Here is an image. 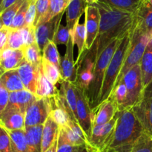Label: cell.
<instances>
[{
  "label": "cell",
  "instance_id": "43",
  "mask_svg": "<svg viewBox=\"0 0 152 152\" xmlns=\"http://www.w3.org/2000/svg\"><path fill=\"white\" fill-rule=\"evenodd\" d=\"M0 152H12L10 134L1 125H0Z\"/></svg>",
  "mask_w": 152,
  "mask_h": 152
},
{
  "label": "cell",
  "instance_id": "10",
  "mask_svg": "<svg viewBox=\"0 0 152 152\" xmlns=\"http://www.w3.org/2000/svg\"><path fill=\"white\" fill-rule=\"evenodd\" d=\"M100 23L99 9L94 4H88L85 11V24L86 28V39L84 51H88L92 46L97 36Z\"/></svg>",
  "mask_w": 152,
  "mask_h": 152
},
{
  "label": "cell",
  "instance_id": "23",
  "mask_svg": "<svg viewBox=\"0 0 152 152\" xmlns=\"http://www.w3.org/2000/svg\"><path fill=\"white\" fill-rule=\"evenodd\" d=\"M58 92L59 90L56 89V86L45 75L41 64L37 80L36 95L38 98H52L57 95Z\"/></svg>",
  "mask_w": 152,
  "mask_h": 152
},
{
  "label": "cell",
  "instance_id": "48",
  "mask_svg": "<svg viewBox=\"0 0 152 152\" xmlns=\"http://www.w3.org/2000/svg\"><path fill=\"white\" fill-rule=\"evenodd\" d=\"M57 143H58V139H56L54 141V142L53 143L51 146L48 149L47 151H45V152H56V148H57Z\"/></svg>",
  "mask_w": 152,
  "mask_h": 152
},
{
  "label": "cell",
  "instance_id": "25",
  "mask_svg": "<svg viewBox=\"0 0 152 152\" xmlns=\"http://www.w3.org/2000/svg\"><path fill=\"white\" fill-rule=\"evenodd\" d=\"M0 83L9 92L25 89L17 69L4 72L0 76Z\"/></svg>",
  "mask_w": 152,
  "mask_h": 152
},
{
  "label": "cell",
  "instance_id": "36",
  "mask_svg": "<svg viewBox=\"0 0 152 152\" xmlns=\"http://www.w3.org/2000/svg\"><path fill=\"white\" fill-rule=\"evenodd\" d=\"M25 1V0H17L16 2L13 3L12 5L7 7L6 10H4L0 14L1 20H2L3 24H4V26L8 27V28L10 26L15 16L16 15L17 12L19 11L21 6L22 5Z\"/></svg>",
  "mask_w": 152,
  "mask_h": 152
},
{
  "label": "cell",
  "instance_id": "7",
  "mask_svg": "<svg viewBox=\"0 0 152 152\" xmlns=\"http://www.w3.org/2000/svg\"><path fill=\"white\" fill-rule=\"evenodd\" d=\"M127 89V96L123 108L133 107L140 102L144 93L140 64L132 67L126 75L123 80ZM121 110V109H120Z\"/></svg>",
  "mask_w": 152,
  "mask_h": 152
},
{
  "label": "cell",
  "instance_id": "3",
  "mask_svg": "<svg viewBox=\"0 0 152 152\" xmlns=\"http://www.w3.org/2000/svg\"><path fill=\"white\" fill-rule=\"evenodd\" d=\"M132 29L129 30L123 37L107 67L97 106L108 99L114 89L117 77L129 54L132 42Z\"/></svg>",
  "mask_w": 152,
  "mask_h": 152
},
{
  "label": "cell",
  "instance_id": "11",
  "mask_svg": "<svg viewBox=\"0 0 152 152\" xmlns=\"http://www.w3.org/2000/svg\"><path fill=\"white\" fill-rule=\"evenodd\" d=\"M63 13L64 12L54 16L48 22L39 23L36 26V42L42 52L48 42L53 41Z\"/></svg>",
  "mask_w": 152,
  "mask_h": 152
},
{
  "label": "cell",
  "instance_id": "13",
  "mask_svg": "<svg viewBox=\"0 0 152 152\" xmlns=\"http://www.w3.org/2000/svg\"><path fill=\"white\" fill-rule=\"evenodd\" d=\"M74 46L73 38L71 35L66 45L65 55L60 60V64L62 79L75 83L77 78V68L74 61Z\"/></svg>",
  "mask_w": 152,
  "mask_h": 152
},
{
  "label": "cell",
  "instance_id": "31",
  "mask_svg": "<svg viewBox=\"0 0 152 152\" xmlns=\"http://www.w3.org/2000/svg\"><path fill=\"white\" fill-rule=\"evenodd\" d=\"M24 57L25 59L29 63L35 66L41 65L42 61V55H41V51L39 48L37 43H34L30 46H26L23 49Z\"/></svg>",
  "mask_w": 152,
  "mask_h": 152
},
{
  "label": "cell",
  "instance_id": "51",
  "mask_svg": "<svg viewBox=\"0 0 152 152\" xmlns=\"http://www.w3.org/2000/svg\"><path fill=\"white\" fill-rule=\"evenodd\" d=\"M148 44L152 46V29L151 30V31H150V40H149V43H148Z\"/></svg>",
  "mask_w": 152,
  "mask_h": 152
},
{
  "label": "cell",
  "instance_id": "12",
  "mask_svg": "<svg viewBox=\"0 0 152 152\" xmlns=\"http://www.w3.org/2000/svg\"><path fill=\"white\" fill-rule=\"evenodd\" d=\"M92 110V127L110 122L119 110L118 106L112 95Z\"/></svg>",
  "mask_w": 152,
  "mask_h": 152
},
{
  "label": "cell",
  "instance_id": "53",
  "mask_svg": "<svg viewBox=\"0 0 152 152\" xmlns=\"http://www.w3.org/2000/svg\"><path fill=\"white\" fill-rule=\"evenodd\" d=\"M105 152H119V151H117L116 150H114V149H108V150Z\"/></svg>",
  "mask_w": 152,
  "mask_h": 152
},
{
  "label": "cell",
  "instance_id": "8",
  "mask_svg": "<svg viewBox=\"0 0 152 152\" xmlns=\"http://www.w3.org/2000/svg\"><path fill=\"white\" fill-rule=\"evenodd\" d=\"M50 98H38L31 103L25 110V128L39 125H44L51 112Z\"/></svg>",
  "mask_w": 152,
  "mask_h": 152
},
{
  "label": "cell",
  "instance_id": "44",
  "mask_svg": "<svg viewBox=\"0 0 152 152\" xmlns=\"http://www.w3.org/2000/svg\"><path fill=\"white\" fill-rule=\"evenodd\" d=\"M86 147L85 145H73L65 142L58 140L56 152H82Z\"/></svg>",
  "mask_w": 152,
  "mask_h": 152
},
{
  "label": "cell",
  "instance_id": "45",
  "mask_svg": "<svg viewBox=\"0 0 152 152\" xmlns=\"http://www.w3.org/2000/svg\"><path fill=\"white\" fill-rule=\"evenodd\" d=\"M10 28L3 26L0 29V55L7 49Z\"/></svg>",
  "mask_w": 152,
  "mask_h": 152
},
{
  "label": "cell",
  "instance_id": "52",
  "mask_svg": "<svg viewBox=\"0 0 152 152\" xmlns=\"http://www.w3.org/2000/svg\"><path fill=\"white\" fill-rule=\"evenodd\" d=\"M4 26V24H3L2 22V20H1V16H0V29H1L2 27Z\"/></svg>",
  "mask_w": 152,
  "mask_h": 152
},
{
  "label": "cell",
  "instance_id": "24",
  "mask_svg": "<svg viewBox=\"0 0 152 152\" xmlns=\"http://www.w3.org/2000/svg\"><path fill=\"white\" fill-rule=\"evenodd\" d=\"M43 127L44 125H39L25 128L29 152H41Z\"/></svg>",
  "mask_w": 152,
  "mask_h": 152
},
{
  "label": "cell",
  "instance_id": "5",
  "mask_svg": "<svg viewBox=\"0 0 152 152\" xmlns=\"http://www.w3.org/2000/svg\"><path fill=\"white\" fill-rule=\"evenodd\" d=\"M150 31H142L134 25L132 29V42L129 54L126 57L120 74L117 77L114 87L117 86L124 77L125 75L134 66L140 63L145 49L149 43Z\"/></svg>",
  "mask_w": 152,
  "mask_h": 152
},
{
  "label": "cell",
  "instance_id": "54",
  "mask_svg": "<svg viewBox=\"0 0 152 152\" xmlns=\"http://www.w3.org/2000/svg\"><path fill=\"white\" fill-rule=\"evenodd\" d=\"M4 72V70L3 69L1 68V66H0V76H1V75H2Z\"/></svg>",
  "mask_w": 152,
  "mask_h": 152
},
{
  "label": "cell",
  "instance_id": "39",
  "mask_svg": "<svg viewBox=\"0 0 152 152\" xmlns=\"http://www.w3.org/2000/svg\"><path fill=\"white\" fill-rule=\"evenodd\" d=\"M29 3L30 0H25L24 1L9 28H12V29H20L25 25V16H26V12L28 10V5H29Z\"/></svg>",
  "mask_w": 152,
  "mask_h": 152
},
{
  "label": "cell",
  "instance_id": "2",
  "mask_svg": "<svg viewBox=\"0 0 152 152\" xmlns=\"http://www.w3.org/2000/svg\"><path fill=\"white\" fill-rule=\"evenodd\" d=\"M143 132L145 130L133 107L119 110L112 141L108 149H114L119 152H130L132 146Z\"/></svg>",
  "mask_w": 152,
  "mask_h": 152
},
{
  "label": "cell",
  "instance_id": "40",
  "mask_svg": "<svg viewBox=\"0 0 152 152\" xmlns=\"http://www.w3.org/2000/svg\"><path fill=\"white\" fill-rule=\"evenodd\" d=\"M70 37H71V32H70L68 27L60 23L57 30H56V33H55L53 42L56 45H67L70 39Z\"/></svg>",
  "mask_w": 152,
  "mask_h": 152
},
{
  "label": "cell",
  "instance_id": "42",
  "mask_svg": "<svg viewBox=\"0 0 152 152\" xmlns=\"http://www.w3.org/2000/svg\"><path fill=\"white\" fill-rule=\"evenodd\" d=\"M21 34L23 38L25 48L26 46H30L36 42V27L34 25L28 26V25H24L22 28H20Z\"/></svg>",
  "mask_w": 152,
  "mask_h": 152
},
{
  "label": "cell",
  "instance_id": "29",
  "mask_svg": "<svg viewBox=\"0 0 152 152\" xmlns=\"http://www.w3.org/2000/svg\"><path fill=\"white\" fill-rule=\"evenodd\" d=\"M71 35L73 38V42L74 45H77L78 48V57L80 58L85 49L86 39V24L80 23V20L77 22L74 30L71 32Z\"/></svg>",
  "mask_w": 152,
  "mask_h": 152
},
{
  "label": "cell",
  "instance_id": "34",
  "mask_svg": "<svg viewBox=\"0 0 152 152\" xmlns=\"http://www.w3.org/2000/svg\"><path fill=\"white\" fill-rule=\"evenodd\" d=\"M42 57L52 64L56 66L61 71L60 56L58 52L56 45L53 41H50L45 45L42 51Z\"/></svg>",
  "mask_w": 152,
  "mask_h": 152
},
{
  "label": "cell",
  "instance_id": "56",
  "mask_svg": "<svg viewBox=\"0 0 152 152\" xmlns=\"http://www.w3.org/2000/svg\"><path fill=\"white\" fill-rule=\"evenodd\" d=\"M82 152H88V151L87 148H85V149H84V150H83V151H82Z\"/></svg>",
  "mask_w": 152,
  "mask_h": 152
},
{
  "label": "cell",
  "instance_id": "41",
  "mask_svg": "<svg viewBox=\"0 0 152 152\" xmlns=\"http://www.w3.org/2000/svg\"><path fill=\"white\" fill-rule=\"evenodd\" d=\"M49 5H50V0H37L34 26H37L39 22L45 16L49 9Z\"/></svg>",
  "mask_w": 152,
  "mask_h": 152
},
{
  "label": "cell",
  "instance_id": "4",
  "mask_svg": "<svg viewBox=\"0 0 152 152\" xmlns=\"http://www.w3.org/2000/svg\"><path fill=\"white\" fill-rule=\"evenodd\" d=\"M122 39L123 37H120V38L115 39L114 41L111 42L102 51L101 55L96 61L94 69L93 79H92V81L87 92L85 93L91 110L96 108L97 106L107 67H108V64H109L110 61H111V58H112Z\"/></svg>",
  "mask_w": 152,
  "mask_h": 152
},
{
  "label": "cell",
  "instance_id": "1",
  "mask_svg": "<svg viewBox=\"0 0 152 152\" xmlns=\"http://www.w3.org/2000/svg\"><path fill=\"white\" fill-rule=\"evenodd\" d=\"M94 5L99 9L100 13L99 31L91 49L84 51L77 58L76 66L84 58H89L96 63L102 51L111 42L124 37L134 25L135 13L118 10L99 1Z\"/></svg>",
  "mask_w": 152,
  "mask_h": 152
},
{
  "label": "cell",
  "instance_id": "33",
  "mask_svg": "<svg viewBox=\"0 0 152 152\" xmlns=\"http://www.w3.org/2000/svg\"><path fill=\"white\" fill-rule=\"evenodd\" d=\"M42 66L45 75L54 85H56L58 82L61 83L63 80L60 70L56 66L45 59L43 57L42 61Z\"/></svg>",
  "mask_w": 152,
  "mask_h": 152
},
{
  "label": "cell",
  "instance_id": "16",
  "mask_svg": "<svg viewBox=\"0 0 152 152\" xmlns=\"http://www.w3.org/2000/svg\"><path fill=\"white\" fill-rule=\"evenodd\" d=\"M40 66H33L32 64L29 63L26 60L24 59L17 68L18 72L25 89L30 91L34 95H36L37 92V84Z\"/></svg>",
  "mask_w": 152,
  "mask_h": 152
},
{
  "label": "cell",
  "instance_id": "57",
  "mask_svg": "<svg viewBox=\"0 0 152 152\" xmlns=\"http://www.w3.org/2000/svg\"><path fill=\"white\" fill-rule=\"evenodd\" d=\"M2 2H3V0H0V7H1V4H2Z\"/></svg>",
  "mask_w": 152,
  "mask_h": 152
},
{
  "label": "cell",
  "instance_id": "22",
  "mask_svg": "<svg viewBox=\"0 0 152 152\" xmlns=\"http://www.w3.org/2000/svg\"><path fill=\"white\" fill-rule=\"evenodd\" d=\"M135 26L142 31H151L152 29V5L147 0L142 1L135 13Z\"/></svg>",
  "mask_w": 152,
  "mask_h": 152
},
{
  "label": "cell",
  "instance_id": "15",
  "mask_svg": "<svg viewBox=\"0 0 152 152\" xmlns=\"http://www.w3.org/2000/svg\"><path fill=\"white\" fill-rule=\"evenodd\" d=\"M133 109L145 132L152 135V94L144 92L142 99Z\"/></svg>",
  "mask_w": 152,
  "mask_h": 152
},
{
  "label": "cell",
  "instance_id": "21",
  "mask_svg": "<svg viewBox=\"0 0 152 152\" xmlns=\"http://www.w3.org/2000/svg\"><path fill=\"white\" fill-rule=\"evenodd\" d=\"M59 131V126L50 115L46 119L43 127L41 152H45L53 145L55 140L58 139Z\"/></svg>",
  "mask_w": 152,
  "mask_h": 152
},
{
  "label": "cell",
  "instance_id": "27",
  "mask_svg": "<svg viewBox=\"0 0 152 152\" xmlns=\"http://www.w3.org/2000/svg\"><path fill=\"white\" fill-rule=\"evenodd\" d=\"M99 1L123 11L135 13L143 0H98Z\"/></svg>",
  "mask_w": 152,
  "mask_h": 152
},
{
  "label": "cell",
  "instance_id": "9",
  "mask_svg": "<svg viewBox=\"0 0 152 152\" xmlns=\"http://www.w3.org/2000/svg\"><path fill=\"white\" fill-rule=\"evenodd\" d=\"M74 89L77 95V122L89 139L92 131V110L83 89L76 83Z\"/></svg>",
  "mask_w": 152,
  "mask_h": 152
},
{
  "label": "cell",
  "instance_id": "30",
  "mask_svg": "<svg viewBox=\"0 0 152 152\" xmlns=\"http://www.w3.org/2000/svg\"><path fill=\"white\" fill-rule=\"evenodd\" d=\"M71 0H50V5L45 16L39 22L38 24L45 22L51 19L54 16L65 11L67 6Z\"/></svg>",
  "mask_w": 152,
  "mask_h": 152
},
{
  "label": "cell",
  "instance_id": "18",
  "mask_svg": "<svg viewBox=\"0 0 152 152\" xmlns=\"http://www.w3.org/2000/svg\"><path fill=\"white\" fill-rule=\"evenodd\" d=\"M88 5L84 0H71L65 9L66 13V26L70 32L74 30L77 22L80 20L83 13L86 11Z\"/></svg>",
  "mask_w": 152,
  "mask_h": 152
},
{
  "label": "cell",
  "instance_id": "19",
  "mask_svg": "<svg viewBox=\"0 0 152 152\" xmlns=\"http://www.w3.org/2000/svg\"><path fill=\"white\" fill-rule=\"evenodd\" d=\"M24 59L23 49H7L0 55V66L4 72L17 69Z\"/></svg>",
  "mask_w": 152,
  "mask_h": 152
},
{
  "label": "cell",
  "instance_id": "49",
  "mask_svg": "<svg viewBox=\"0 0 152 152\" xmlns=\"http://www.w3.org/2000/svg\"><path fill=\"white\" fill-rule=\"evenodd\" d=\"M144 92L152 94V81L148 84V86L145 88V90H144Z\"/></svg>",
  "mask_w": 152,
  "mask_h": 152
},
{
  "label": "cell",
  "instance_id": "50",
  "mask_svg": "<svg viewBox=\"0 0 152 152\" xmlns=\"http://www.w3.org/2000/svg\"><path fill=\"white\" fill-rule=\"evenodd\" d=\"M84 1H86L88 4H95L96 1H98V0H84Z\"/></svg>",
  "mask_w": 152,
  "mask_h": 152
},
{
  "label": "cell",
  "instance_id": "28",
  "mask_svg": "<svg viewBox=\"0 0 152 152\" xmlns=\"http://www.w3.org/2000/svg\"><path fill=\"white\" fill-rule=\"evenodd\" d=\"M11 140L12 152H29L25 130L8 131Z\"/></svg>",
  "mask_w": 152,
  "mask_h": 152
},
{
  "label": "cell",
  "instance_id": "6",
  "mask_svg": "<svg viewBox=\"0 0 152 152\" xmlns=\"http://www.w3.org/2000/svg\"><path fill=\"white\" fill-rule=\"evenodd\" d=\"M118 111L110 122L92 127L91 137L88 139L87 150L88 152H105L108 150L113 139Z\"/></svg>",
  "mask_w": 152,
  "mask_h": 152
},
{
  "label": "cell",
  "instance_id": "46",
  "mask_svg": "<svg viewBox=\"0 0 152 152\" xmlns=\"http://www.w3.org/2000/svg\"><path fill=\"white\" fill-rule=\"evenodd\" d=\"M9 94L10 92L0 83V115L7 107L9 100Z\"/></svg>",
  "mask_w": 152,
  "mask_h": 152
},
{
  "label": "cell",
  "instance_id": "38",
  "mask_svg": "<svg viewBox=\"0 0 152 152\" xmlns=\"http://www.w3.org/2000/svg\"><path fill=\"white\" fill-rule=\"evenodd\" d=\"M111 95H112L114 101L117 103L119 110L123 108L127 96V89L123 80L114 88Z\"/></svg>",
  "mask_w": 152,
  "mask_h": 152
},
{
  "label": "cell",
  "instance_id": "55",
  "mask_svg": "<svg viewBox=\"0 0 152 152\" xmlns=\"http://www.w3.org/2000/svg\"><path fill=\"white\" fill-rule=\"evenodd\" d=\"M147 1H148V3H149V4H151L152 5V0H147Z\"/></svg>",
  "mask_w": 152,
  "mask_h": 152
},
{
  "label": "cell",
  "instance_id": "47",
  "mask_svg": "<svg viewBox=\"0 0 152 152\" xmlns=\"http://www.w3.org/2000/svg\"><path fill=\"white\" fill-rule=\"evenodd\" d=\"M17 0H3V2L1 4V7H0V14L4 11V10L7 8L8 7H10V5L15 3Z\"/></svg>",
  "mask_w": 152,
  "mask_h": 152
},
{
  "label": "cell",
  "instance_id": "26",
  "mask_svg": "<svg viewBox=\"0 0 152 152\" xmlns=\"http://www.w3.org/2000/svg\"><path fill=\"white\" fill-rule=\"evenodd\" d=\"M144 90L152 81V46L148 44L140 61Z\"/></svg>",
  "mask_w": 152,
  "mask_h": 152
},
{
  "label": "cell",
  "instance_id": "20",
  "mask_svg": "<svg viewBox=\"0 0 152 152\" xmlns=\"http://www.w3.org/2000/svg\"><path fill=\"white\" fill-rule=\"evenodd\" d=\"M0 125L7 131L25 130V113L19 111H3L0 115Z\"/></svg>",
  "mask_w": 152,
  "mask_h": 152
},
{
  "label": "cell",
  "instance_id": "14",
  "mask_svg": "<svg viewBox=\"0 0 152 152\" xmlns=\"http://www.w3.org/2000/svg\"><path fill=\"white\" fill-rule=\"evenodd\" d=\"M37 98V95L25 89L11 92L9 94L8 103L4 111H19L25 113L27 107Z\"/></svg>",
  "mask_w": 152,
  "mask_h": 152
},
{
  "label": "cell",
  "instance_id": "35",
  "mask_svg": "<svg viewBox=\"0 0 152 152\" xmlns=\"http://www.w3.org/2000/svg\"><path fill=\"white\" fill-rule=\"evenodd\" d=\"M130 152H152L151 134L143 132L132 146Z\"/></svg>",
  "mask_w": 152,
  "mask_h": 152
},
{
  "label": "cell",
  "instance_id": "37",
  "mask_svg": "<svg viewBox=\"0 0 152 152\" xmlns=\"http://www.w3.org/2000/svg\"><path fill=\"white\" fill-rule=\"evenodd\" d=\"M24 48H25V44H24L23 38H22L20 29L10 28L7 49H23Z\"/></svg>",
  "mask_w": 152,
  "mask_h": 152
},
{
  "label": "cell",
  "instance_id": "17",
  "mask_svg": "<svg viewBox=\"0 0 152 152\" xmlns=\"http://www.w3.org/2000/svg\"><path fill=\"white\" fill-rule=\"evenodd\" d=\"M95 63L89 58H84L77 66V78L76 84L78 85L86 93L93 79Z\"/></svg>",
  "mask_w": 152,
  "mask_h": 152
},
{
  "label": "cell",
  "instance_id": "32",
  "mask_svg": "<svg viewBox=\"0 0 152 152\" xmlns=\"http://www.w3.org/2000/svg\"><path fill=\"white\" fill-rule=\"evenodd\" d=\"M50 102H51L52 109L50 115L55 121V122L59 127H64L68 125L71 119L67 112L62 107H59L56 104L54 97L50 98Z\"/></svg>",
  "mask_w": 152,
  "mask_h": 152
}]
</instances>
